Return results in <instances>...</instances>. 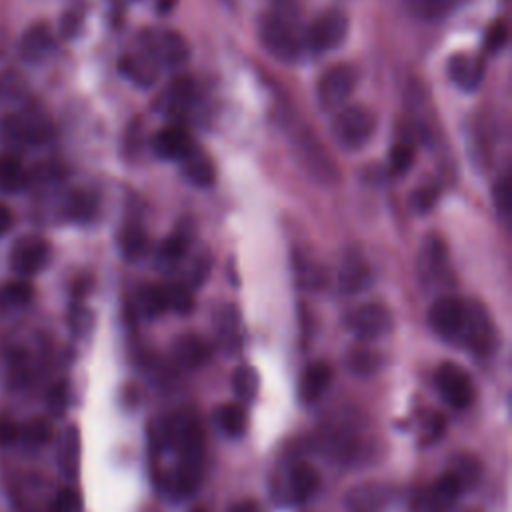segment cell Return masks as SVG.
Returning a JSON list of instances; mask_svg holds the SVG:
<instances>
[{
	"instance_id": "cell-1",
	"label": "cell",
	"mask_w": 512,
	"mask_h": 512,
	"mask_svg": "<svg viewBox=\"0 0 512 512\" xmlns=\"http://www.w3.org/2000/svg\"><path fill=\"white\" fill-rule=\"evenodd\" d=\"M54 126L40 110L10 112L0 120V140L8 148L24 144H44L52 138Z\"/></svg>"
},
{
	"instance_id": "cell-2",
	"label": "cell",
	"mask_w": 512,
	"mask_h": 512,
	"mask_svg": "<svg viewBox=\"0 0 512 512\" xmlns=\"http://www.w3.org/2000/svg\"><path fill=\"white\" fill-rule=\"evenodd\" d=\"M374 130H376L374 112L360 104L342 106L332 122V132L336 140L348 150L362 148L372 138Z\"/></svg>"
},
{
	"instance_id": "cell-3",
	"label": "cell",
	"mask_w": 512,
	"mask_h": 512,
	"mask_svg": "<svg viewBox=\"0 0 512 512\" xmlns=\"http://www.w3.org/2000/svg\"><path fill=\"white\" fill-rule=\"evenodd\" d=\"M262 46L278 60L292 62L300 56L304 38L298 36L292 22L280 14H268L258 26Z\"/></svg>"
},
{
	"instance_id": "cell-4",
	"label": "cell",
	"mask_w": 512,
	"mask_h": 512,
	"mask_svg": "<svg viewBox=\"0 0 512 512\" xmlns=\"http://www.w3.org/2000/svg\"><path fill=\"white\" fill-rule=\"evenodd\" d=\"M350 20L344 10L328 8L320 12L302 34L304 44L314 52H328L338 48L348 36Z\"/></svg>"
},
{
	"instance_id": "cell-5",
	"label": "cell",
	"mask_w": 512,
	"mask_h": 512,
	"mask_svg": "<svg viewBox=\"0 0 512 512\" xmlns=\"http://www.w3.org/2000/svg\"><path fill=\"white\" fill-rule=\"evenodd\" d=\"M142 52L158 68H180L190 56L186 40L174 30H148L142 36Z\"/></svg>"
},
{
	"instance_id": "cell-6",
	"label": "cell",
	"mask_w": 512,
	"mask_h": 512,
	"mask_svg": "<svg viewBox=\"0 0 512 512\" xmlns=\"http://www.w3.org/2000/svg\"><path fill=\"white\" fill-rule=\"evenodd\" d=\"M356 86V70L350 64L330 66L318 80L316 98L322 110H340Z\"/></svg>"
},
{
	"instance_id": "cell-7",
	"label": "cell",
	"mask_w": 512,
	"mask_h": 512,
	"mask_svg": "<svg viewBox=\"0 0 512 512\" xmlns=\"http://www.w3.org/2000/svg\"><path fill=\"white\" fill-rule=\"evenodd\" d=\"M466 322V300L456 296H440L428 310L430 328L444 340L460 344Z\"/></svg>"
},
{
	"instance_id": "cell-8",
	"label": "cell",
	"mask_w": 512,
	"mask_h": 512,
	"mask_svg": "<svg viewBox=\"0 0 512 512\" xmlns=\"http://www.w3.org/2000/svg\"><path fill=\"white\" fill-rule=\"evenodd\" d=\"M460 344L478 356L490 354L496 346V328L488 310L478 300H466V322Z\"/></svg>"
},
{
	"instance_id": "cell-9",
	"label": "cell",
	"mask_w": 512,
	"mask_h": 512,
	"mask_svg": "<svg viewBox=\"0 0 512 512\" xmlns=\"http://www.w3.org/2000/svg\"><path fill=\"white\" fill-rule=\"evenodd\" d=\"M436 388L442 400L454 410H464L474 400V382L470 374L456 362H444L436 370Z\"/></svg>"
},
{
	"instance_id": "cell-10",
	"label": "cell",
	"mask_w": 512,
	"mask_h": 512,
	"mask_svg": "<svg viewBox=\"0 0 512 512\" xmlns=\"http://www.w3.org/2000/svg\"><path fill=\"white\" fill-rule=\"evenodd\" d=\"M346 326L360 340H376V338L388 336L392 332L394 318H392V312L384 304L368 302V304L354 308L348 314Z\"/></svg>"
},
{
	"instance_id": "cell-11",
	"label": "cell",
	"mask_w": 512,
	"mask_h": 512,
	"mask_svg": "<svg viewBox=\"0 0 512 512\" xmlns=\"http://www.w3.org/2000/svg\"><path fill=\"white\" fill-rule=\"evenodd\" d=\"M50 260V244L42 236H24L14 242L8 262L10 268L22 276H34L46 268Z\"/></svg>"
},
{
	"instance_id": "cell-12",
	"label": "cell",
	"mask_w": 512,
	"mask_h": 512,
	"mask_svg": "<svg viewBox=\"0 0 512 512\" xmlns=\"http://www.w3.org/2000/svg\"><path fill=\"white\" fill-rule=\"evenodd\" d=\"M460 486L456 480L444 472L430 486L422 488L412 500V512H448L456 498L460 496Z\"/></svg>"
},
{
	"instance_id": "cell-13",
	"label": "cell",
	"mask_w": 512,
	"mask_h": 512,
	"mask_svg": "<svg viewBox=\"0 0 512 512\" xmlns=\"http://www.w3.org/2000/svg\"><path fill=\"white\" fill-rule=\"evenodd\" d=\"M446 72L454 86H458L460 90L472 92L484 80V60L468 52L454 54L446 64Z\"/></svg>"
},
{
	"instance_id": "cell-14",
	"label": "cell",
	"mask_w": 512,
	"mask_h": 512,
	"mask_svg": "<svg viewBox=\"0 0 512 512\" xmlns=\"http://www.w3.org/2000/svg\"><path fill=\"white\" fill-rule=\"evenodd\" d=\"M418 268L428 282H446L448 278V252L438 236H428L418 258Z\"/></svg>"
},
{
	"instance_id": "cell-15",
	"label": "cell",
	"mask_w": 512,
	"mask_h": 512,
	"mask_svg": "<svg viewBox=\"0 0 512 512\" xmlns=\"http://www.w3.org/2000/svg\"><path fill=\"white\" fill-rule=\"evenodd\" d=\"M202 466L176 464L174 468L160 474V488L172 498H186L200 486Z\"/></svg>"
},
{
	"instance_id": "cell-16",
	"label": "cell",
	"mask_w": 512,
	"mask_h": 512,
	"mask_svg": "<svg viewBox=\"0 0 512 512\" xmlns=\"http://www.w3.org/2000/svg\"><path fill=\"white\" fill-rule=\"evenodd\" d=\"M334 376V370L328 362L324 360H316L312 364H308L300 376V384H298V396L302 402L312 404L316 402L330 386Z\"/></svg>"
},
{
	"instance_id": "cell-17",
	"label": "cell",
	"mask_w": 512,
	"mask_h": 512,
	"mask_svg": "<svg viewBox=\"0 0 512 512\" xmlns=\"http://www.w3.org/2000/svg\"><path fill=\"white\" fill-rule=\"evenodd\" d=\"M318 486L320 476L310 464L296 462L290 466L286 474V498L290 502H306L316 494Z\"/></svg>"
},
{
	"instance_id": "cell-18",
	"label": "cell",
	"mask_w": 512,
	"mask_h": 512,
	"mask_svg": "<svg viewBox=\"0 0 512 512\" xmlns=\"http://www.w3.org/2000/svg\"><path fill=\"white\" fill-rule=\"evenodd\" d=\"M192 140L182 126H166L152 138V150L164 160H182L192 148Z\"/></svg>"
},
{
	"instance_id": "cell-19",
	"label": "cell",
	"mask_w": 512,
	"mask_h": 512,
	"mask_svg": "<svg viewBox=\"0 0 512 512\" xmlns=\"http://www.w3.org/2000/svg\"><path fill=\"white\" fill-rule=\"evenodd\" d=\"M56 458H58L60 472L68 480H74L78 476V470H80V432H78V426L70 424L62 430V434L58 438Z\"/></svg>"
},
{
	"instance_id": "cell-20",
	"label": "cell",
	"mask_w": 512,
	"mask_h": 512,
	"mask_svg": "<svg viewBox=\"0 0 512 512\" xmlns=\"http://www.w3.org/2000/svg\"><path fill=\"white\" fill-rule=\"evenodd\" d=\"M54 46V34L46 24H32L20 38V54L28 62L44 60Z\"/></svg>"
},
{
	"instance_id": "cell-21",
	"label": "cell",
	"mask_w": 512,
	"mask_h": 512,
	"mask_svg": "<svg viewBox=\"0 0 512 512\" xmlns=\"http://www.w3.org/2000/svg\"><path fill=\"white\" fill-rule=\"evenodd\" d=\"M388 500V490L380 484H362L346 494L348 512H380Z\"/></svg>"
},
{
	"instance_id": "cell-22",
	"label": "cell",
	"mask_w": 512,
	"mask_h": 512,
	"mask_svg": "<svg viewBox=\"0 0 512 512\" xmlns=\"http://www.w3.org/2000/svg\"><path fill=\"white\" fill-rule=\"evenodd\" d=\"M192 98H194V86H192L190 78L180 76V78L172 80V82L166 86V90L160 94V98H158V108H160L164 114L176 116V114H182L184 110L190 108Z\"/></svg>"
},
{
	"instance_id": "cell-23",
	"label": "cell",
	"mask_w": 512,
	"mask_h": 512,
	"mask_svg": "<svg viewBox=\"0 0 512 512\" xmlns=\"http://www.w3.org/2000/svg\"><path fill=\"white\" fill-rule=\"evenodd\" d=\"M180 164H182L184 176L192 184H196V186H212L214 184V178H216L214 164H212L210 156H206L202 150L192 146L186 152V156L180 160Z\"/></svg>"
},
{
	"instance_id": "cell-24",
	"label": "cell",
	"mask_w": 512,
	"mask_h": 512,
	"mask_svg": "<svg viewBox=\"0 0 512 512\" xmlns=\"http://www.w3.org/2000/svg\"><path fill=\"white\" fill-rule=\"evenodd\" d=\"M174 358L184 368H198L210 358V348L200 336L186 334L174 342Z\"/></svg>"
},
{
	"instance_id": "cell-25",
	"label": "cell",
	"mask_w": 512,
	"mask_h": 512,
	"mask_svg": "<svg viewBox=\"0 0 512 512\" xmlns=\"http://www.w3.org/2000/svg\"><path fill=\"white\" fill-rule=\"evenodd\" d=\"M120 72L134 84L138 86H152L158 78V66L144 54H130V56H124L118 64Z\"/></svg>"
},
{
	"instance_id": "cell-26",
	"label": "cell",
	"mask_w": 512,
	"mask_h": 512,
	"mask_svg": "<svg viewBox=\"0 0 512 512\" xmlns=\"http://www.w3.org/2000/svg\"><path fill=\"white\" fill-rule=\"evenodd\" d=\"M370 284V268L368 264L358 258L350 256L344 260L340 272H338V288L344 294H356L364 290Z\"/></svg>"
},
{
	"instance_id": "cell-27",
	"label": "cell",
	"mask_w": 512,
	"mask_h": 512,
	"mask_svg": "<svg viewBox=\"0 0 512 512\" xmlns=\"http://www.w3.org/2000/svg\"><path fill=\"white\" fill-rule=\"evenodd\" d=\"M212 416H214V422L220 428V432L230 436V438L242 436L246 432V428H248L246 410L240 404H236V402H226V404L216 406Z\"/></svg>"
},
{
	"instance_id": "cell-28",
	"label": "cell",
	"mask_w": 512,
	"mask_h": 512,
	"mask_svg": "<svg viewBox=\"0 0 512 512\" xmlns=\"http://www.w3.org/2000/svg\"><path fill=\"white\" fill-rule=\"evenodd\" d=\"M448 474L456 480V484L460 486V490H470L478 484L480 476H482V466H480V460L468 452H462V454H456L450 462V468H448Z\"/></svg>"
},
{
	"instance_id": "cell-29",
	"label": "cell",
	"mask_w": 512,
	"mask_h": 512,
	"mask_svg": "<svg viewBox=\"0 0 512 512\" xmlns=\"http://www.w3.org/2000/svg\"><path fill=\"white\" fill-rule=\"evenodd\" d=\"M216 330L220 336V342L226 350L234 352L240 348V316L232 304H224L216 314Z\"/></svg>"
},
{
	"instance_id": "cell-30",
	"label": "cell",
	"mask_w": 512,
	"mask_h": 512,
	"mask_svg": "<svg viewBox=\"0 0 512 512\" xmlns=\"http://www.w3.org/2000/svg\"><path fill=\"white\" fill-rule=\"evenodd\" d=\"M96 196L88 190H74L68 194L66 204H64V212L72 222L78 224H86L96 216Z\"/></svg>"
},
{
	"instance_id": "cell-31",
	"label": "cell",
	"mask_w": 512,
	"mask_h": 512,
	"mask_svg": "<svg viewBox=\"0 0 512 512\" xmlns=\"http://www.w3.org/2000/svg\"><path fill=\"white\" fill-rule=\"evenodd\" d=\"M146 232L138 222H128L118 232V246L124 258L138 260L146 250Z\"/></svg>"
},
{
	"instance_id": "cell-32",
	"label": "cell",
	"mask_w": 512,
	"mask_h": 512,
	"mask_svg": "<svg viewBox=\"0 0 512 512\" xmlns=\"http://www.w3.org/2000/svg\"><path fill=\"white\" fill-rule=\"evenodd\" d=\"M26 174L22 160L14 152L0 154V190L2 192H16L24 186Z\"/></svg>"
},
{
	"instance_id": "cell-33",
	"label": "cell",
	"mask_w": 512,
	"mask_h": 512,
	"mask_svg": "<svg viewBox=\"0 0 512 512\" xmlns=\"http://www.w3.org/2000/svg\"><path fill=\"white\" fill-rule=\"evenodd\" d=\"M32 286L26 280H12L0 286V312H14L32 300Z\"/></svg>"
},
{
	"instance_id": "cell-34",
	"label": "cell",
	"mask_w": 512,
	"mask_h": 512,
	"mask_svg": "<svg viewBox=\"0 0 512 512\" xmlns=\"http://www.w3.org/2000/svg\"><path fill=\"white\" fill-rule=\"evenodd\" d=\"M138 308L146 318H156L168 310L164 286L148 284L138 292Z\"/></svg>"
},
{
	"instance_id": "cell-35",
	"label": "cell",
	"mask_w": 512,
	"mask_h": 512,
	"mask_svg": "<svg viewBox=\"0 0 512 512\" xmlns=\"http://www.w3.org/2000/svg\"><path fill=\"white\" fill-rule=\"evenodd\" d=\"M52 438V424L44 418H32L18 426V440L26 448H40Z\"/></svg>"
},
{
	"instance_id": "cell-36",
	"label": "cell",
	"mask_w": 512,
	"mask_h": 512,
	"mask_svg": "<svg viewBox=\"0 0 512 512\" xmlns=\"http://www.w3.org/2000/svg\"><path fill=\"white\" fill-rule=\"evenodd\" d=\"M258 374L252 366L242 364L232 374V390L240 402H252L258 394Z\"/></svg>"
},
{
	"instance_id": "cell-37",
	"label": "cell",
	"mask_w": 512,
	"mask_h": 512,
	"mask_svg": "<svg viewBox=\"0 0 512 512\" xmlns=\"http://www.w3.org/2000/svg\"><path fill=\"white\" fill-rule=\"evenodd\" d=\"M460 0H406L408 8L420 18H442L458 6Z\"/></svg>"
},
{
	"instance_id": "cell-38",
	"label": "cell",
	"mask_w": 512,
	"mask_h": 512,
	"mask_svg": "<svg viewBox=\"0 0 512 512\" xmlns=\"http://www.w3.org/2000/svg\"><path fill=\"white\" fill-rule=\"evenodd\" d=\"M168 310H174L178 314H188L194 308V296L192 288H188L184 282H176L170 286H164Z\"/></svg>"
},
{
	"instance_id": "cell-39",
	"label": "cell",
	"mask_w": 512,
	"mask_h": 512,
	"mask_svg": "<svg viewBox=\"0 0 512 512\" xmlns=\"http://www.w3.org/2000/svg\"><path fill=\"white\" fill-rule=\"evenodd\" d=\"M188 252V240L184 234L174 232L168 238H164V242L158 248V260L166 262V264H174L178 260L184 258V254Z\"/></svg>"
},
{
	"instance_id": "cell-40",
	"label": "cell",
	"mask_w": 512,
	"mask_h": 512,
	"mask_svg": "<svg viewBox=\"0 0 512 512\" xmlns=\"http://www.w3.org/2000/svg\"><path fill=\"white\" fill-rule=\"evenodd\" d=\"M348 366L350 370H354L356 374H372L374 370H378L380 366V356L374 352V350H368V348H356L350 352L348 356Z\"/></svg>"
},
{
	"instance_id": "cell-41",
	"label": "cell",
	"mask_w": 512,
	"mask_h": 512,
	"mask_svg": "<svg viewBox=\"0 0 512 512\" xmlns=\"http://www.w3.org/2000/svg\"><path fill=\"white\" fill-rule=\"evenodd\" d=\"M506 42H508V24L506 20L498 18L488 26L484 34V48L486 52L494 54V52H500L506 46Z\"/></svg>"
},
{
	"instance_id": "cell-42",
	"label": "cell",
	"mask_w": 512,
	"mask_h": 512,
	"mask_svg": "<svg viewBox=\"0 0 512 512\" xmlns=\"http://www.w3.org/2000/svg\"><path fill=\"white\" fill-rule=\"evenodd\" d=\"M414 162V150L408 144H396L390 150V170L394 174H404Z\"/></svg>"
},
{
	"instance_id": "cell-43",
	"label": "cell",
	"mask_w": 512,
	"mask_h": 512,
	"mask_svg": "<svg viewBox=\"0 0 512 512\" xmlns=\"http://www.w3.org/2000/svg\"><path fill=\"white\" fill-rule=\"evenodd\" d=\"M50 512H82L80 496L72 488H64L52 502Z\"/></svg>"
},
{
	"instance_id": "cell-44",
	"label": "cell",
	"mask_w": 512,
	"mask_h": 512,
	"mask_svg": "<svg viewBox=\"0 0 512 512\" xmlns=\"http://www.w3.org/2000/svg\"><path fill=\"white\" fill-rule=\"evenodd\" d=\"M494 204H496V208L500 210L502 216L508 214V210H510V182H508L506 176L500 178L496 188H494Z\"/></svg>"
},
{
	"instance_id": "cell-45",
	"label": "cell",
	"mask_w": 512,
	"mask_h": 512,
	"mask_svg": "<svg viewBox=\"0 0 512 512\" xmlns=\"http://www.w3.org/2000/svg\"><path fill=\"white\" fill-rule=\"evenodd\" d=\"M80 24H82V12L76 10V8H72V10H68V12L62 16V26H60V30H62V34H64L66 38H72V36H76V32L80 30Z\"/></svg>"
},
{
	"instance_id": "cell-46",
	"label": "cell",
	"mask_w": 512,
	"mask_h": 512,
	"mask_svg": "<svg viewBox=\"0 0 512 512\" xmlns=\"http://www.w3.org/2000/svg\"><path fill=\"white\" fill-rule=\"evenodd\" d=\"M66 400H68V394H66V386L64 382L56 384L48 396V404L50 408L56 412V414H62L66 410Z\"/></svg>"
},
{
	"instance_id": "cell-47",
	"label": "cell",
	"mask_w": 512,
	"mask_h": 512,
	"mask_svg": "<svg viewBox=\"0 0 512 512\" xmlns=\"http://www.w3.org/2000/svg\"><path fill=\"white\" fill-rule=\"evenodd\" d=\"M436 202V190L430 186V188H422V190H416L414 192V208L420 210V212H426L428 208H432Z\"/></svg>"
},
{
	"instance_id": "cell-48",
	"label": "cell",
	"mask_w": 512,
	"mask_h": 512,
	"mask_svg": "<svg viewBox=\"0 0 512 512\" xmlns=\"http://www.w3.org/2000/svg\"><path fill=\"white\" fill-rule=\"evenodd\" d=\"M444 430V420L440 418V414H432V418H428V424L424 426V442H434Z\"/></svg>"
},
{
	"instance_id": "cell-49",
	"label": "cell",
	"mask_w": 512,
	"mask_h": 512,
	"mask_svg": "<svg viewBox=\"0 0 512 512\" xmlns=\"http://www.w3.org/2000/svg\"><path fill=\"white\" fill-rule=\"evenodd\" d=\"M18 440V424L12 420H0V444H12Z\"/></svg>"
},
{
	"instance_id": "cell-50",
	"label": "cell",
	"mask_w": 512,
	"mask_h": 512,
	"mask_svg": "<svg viewBox=\"0 0 512 512\" xmlns=\"http://www.w3.org/2000/svg\"><path fill=\"white\" fill-rule=\"evenodd\" d=\"M12 228V212L4 204H0V238Z\"/></svg>"
},
{
	"instance_id": "cell-51",
	"label": "cell",
	"mask_w": 512,
	"mask_h": 512,
	"mask_svg": "<svg viewBox=\"0 0 512 512\" xmlns=\"http://www.w3.org/2000/svg\"><path fill=\"white\" fill-rule=\"evenodd\" d=\"M228 512H262L260 506L252 500H240V502H234Z\"/></svg>"
},
{
	"instance_id": "cell-52",
	"label": "cell",
	"mask_w": 512,
	"mask_h": 512,
	"mask_svg": "<svg viewBox=\"0 0 512 512\" xmlns=\"http://www.w3.org/2000/svg\"><path fill=\"white\" fill-rule=\"evenodd\" d=\"M194 512H204V510H202V508H196V510H194Z\"/></svg>"
}]
</instances>
